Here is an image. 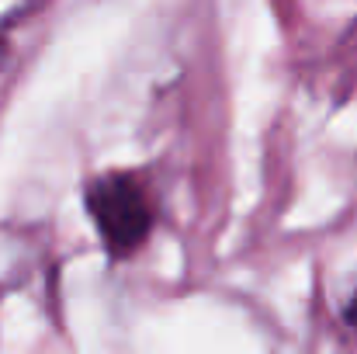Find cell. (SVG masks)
<instances>
[{
    "mask_svg": "<svg viewBox=\"0 0 357 354\" xmlns=\"http://www.w3.org/2000/svg\"><path fill=\"white\" fill-rule=\"evenodd\" d=\"M87 212L108 253L128 257L153 230V198L135 174H105L87 184Z\"/></svg>",
    "mask_w": 357,
    "mask_h": 354,
    "instance_id": "obj_1",
    "label": "cell"
},
{
    "mask_svg": "<svg viewBox=\"0 0 357 354\" xmlns=\"http://www.w3.org/2000/svg\"><path fill=\"white\" fill-rule=\"evenodd\" d=\"M31 3H35V0H0V28L10 24V21H17Z\"/></svg>",
    "mask_w": 357,
    "mask_h": 354,
    "instance_id": "obj_2",
    "label": "cell"
},
{
    "mask_svg": "<svg viewBox=\"0 0 357 354\" xmlns=\"http://www.w3.org/2000/svg\"><path fill=\"white\" fill-rule=\"evenodd\" d=\"M344 320H347L351 327H357V288L351 292V299H347V306H344Z\"/></svg>",
    "mask_w": 357,
    "mask_h": 354,
    "instance_id": "obj_3",
    "label": "cell"
}]
</instances>
